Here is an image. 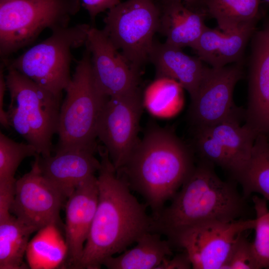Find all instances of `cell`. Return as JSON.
<instances>
[{
    "instance_id": "3957f363",
    "label": "cell",
    "mask_w": 269,
    "mask_h": 269,
    "mask_svg": "<svg viewBox=\"0 0 269 269\" xmlns=\"http://www.w3.org/2000/svg\"><path fill=\"white\" fill-rule=\"evenodd\" d=\"M214 165L202 160L172 197L171 204L151 216L149 231L168 240L189 227L210 222L236 220L246 211L244 198L230 182L222 180Z\"/></svg>"
},
{
    "instance_id": "836d02e7",
    "label": "cell",
    "mask_w": 269,
    "mask_h": 269,
    "mask_svg": "<svg viewBox=\"0 0 269 269\" xmlns=\"http://www.w3.org/2000/svg\"><path fill=\"white\" fill-rule=\"evenodd\" d=\"M192 9L207 13L206 2L207 0H180Z\"/></svg>"
},
{
    "instance_id": "ba28073f",
    "label": "cell",
    "mask_w": 269,
    "mask_h": 269,
    "mask_svg": "<svg viewBox=\"0 0 269 269\" xmlns=\"http://www.w3.org/2000/svg\"><path fill=\"white\" fill-rule=\"evenodd\" d=\"M160 7L154 0H128L109 9L103 29L137 70L148 61L158 32Z\"/></svg>"
},
{
    "instance_id": "5bb4252c",
    "label": "cell",
    "mask_w": 269,
    "mask_h": 269,
    "mask_svg": "<svg viewBox=\"0 0 269 269\" xmlns=\"http://www.w3.org/2000/svg\"><path fill=\"white\" fill-rule=\"evenodd\" d=\"M252 37L246 123L257 134H269V19Z\"/></svg>"
},
{
    "instance_id": "7c38bea8",
    "label": "cell",
    "mask_w": 269,
    "mask_h": 269,
    "mask_svg": "<svg viewBox=\"0 0 269 269\" xmlns=\"http://www.w3.org/2000/svg\"><path fill=\"white\" fill-rule=\"evenodd\" d=\"M31 169L16 180L10 213L36 230L50 225L58 226L61 208L67 197L41 172L38 155Z\"/></svg>"
},
{
    "instance_id": "44dd1931",
    "label": "cell",
    "mask_w": 269,
    "mask_h": 269,
    "mask_svg": "<svg viewBox=\"0 0 269 269\" xmlns=\"http://www.w3.org/2000/svg\"><path fill=\"white\" fill-rule=\"evenodd\" d=\"M159 234L148 231L142 235L133 248L117 257L106 259L103 266L109 269H156L172 254V245Z\"/></svg>"
},
{
    "instance_id": "52a82bcc",
    "label": "cell",
    "mask_w": 269,
    "mask_h": 269,
    "mask_svg": "<svg viewBox=\"0 0 269 269\" xmlns=\"http://www.w3.org/2000/svg\"><path fill=\"white\" fill-rule=\"evenodd\" d=\"M91 26L79 24L52 32L5 65L15 69L37 84L61 97L71 79V50L85 45Z\"/></svg>"
},
{
    "instance_id": "f546056e",
    "label": "cell",
    "mask_w": 269,
    "mask_h": 269,
    "mask_svg": "<svg viewBox=\"0 0 269 269\" xmlns=\"http://www.w3.org/2000/svg\"><path fill=\"white\" fill-rule=\"evenodd\" d=\"M16 180L0 182V219L11 213L10 208L14 197Z\"/></svg>"
},
{
    "instance_id": "6da1fadb",
    "label": "cell",
    "mask_w": 269,
    "mask_h": 269,
    "mask_svg": "<svg viewBox=\"0 0 269 269\" xmlns=\"http://www.w3.org/2000/svg\"><path fill=\"white\" fill-rule=\"evenodd\" d=\"M96 212L78 269H99L110 257L126 251L149 231L151 216L120 177L104 147H99Z\"/></svg>"
},
{
    "instance_id": "1f68e13d",
    "label": "cell",
    "mask_w": 269,
    "mask_h": 269,
    "mask_svg": "<svg viewBox=\"0 0 269 269\" xmlns=\"http://www.w3.org/2000/svg\"><path fill=\"white\" fill-rule=\"evenodd\" d=\"M192 268L190 260L185 252L175 255L172 259L165 258L156 269H189Z\"/></svg>"
},
{
    "instance_id": "f1b7e54d",
    "label": "cell",
    "mask_w": 269,
    "mask_h": 269,
    "mask_svg": "<svg viewBox=\"0 0 269 269\" xmlns=\"http://www.w3.org/2000/svg\"><path fill=\"white\" fill-rule=\"evenodd\" d=\"M222 269H260L252 243L242 234L234 243Z\"/></svg>"
},
{
    "instance_id": "8fae6325",
    "label": "cell",
    "mask_w": 269,
    "mask_h": 269,
    "mask_svg": "<svg viewBox=\"0 0 269 269\" xmlns=\"http://www.w3.org/2000/svg\"><path fill=\"white\" fill-rule=\"evenodd\" d=\"M244 75L241 62L220 68L205 66L189 116L196 129L207 128L230 119H245V111L233 101V92Z\"/></svg>"
},
{
    "instance_id": "d4e9b609",
    "label": "cell",
    "mask_w": 269,
    "mask_h": 269,
    "mask_svg": "<svg viewBox=\"0 0 269 269\" xmlns=\"http://www.w3.org/2000/svg\"><path fill=\"white\" fill-rule=\"evenodd\" d=\"M237 180L242 186L244 197L258 193L269 201V140L267 135H257L250 160Z\"/></svg>"
},
{
    "instance_id": "603a6c76",
    "label": "cell",
    "mask_w": 269,
    "mask_h": 269,
    "mask_svg": "<svg viewBox=\"0 0 269 269\" xmlns=\"http://www.w3.org/2000/svg\"><path fill=\"white\" fill-rule=\"evenodd\" d=\"M37 232L11 214L0 219V269H24L30 235Z\"/></svg>"
},
{
    "instance_id": "e0dca14e",
    "label": "cell",
    "mask_w": 269,
    "mask_h": 269,
    "mask_svg": "<svg viewBox=\"0 0 269 269\" xmlns=\"http://www.w3.org/2000/svg\"><path fill=\"white\" fill-rule=\"evenodd\" d=\"M254 22L230 33L207 26L192 48L197 56L213 68L241 62L248 42L255 31Z\"/></svg>"
},
{
    "instance_id": "d6a6232c",
    "label": "cell",
    "mask_w": 269,
    "mask_h": 269,
    "mask_svg": "<svg viewBox=\"0 0 269 269\" xmlns=\"http://www.w3.org/2000/svg\"><path fill=\"white\" fill-rule=\"evenodd\" d=\"M7 89L5 75L3 72V65L0 66V122L1 126L5 129L9 128L7 112L3 108V100L5 93Z\"/></svg>"
},
{
    "instance_id": "8992f818",
    "label": "cell",
    "mask_w": 269,
    "mask_h": 269,
    "mask_svg": "<svg viewBox=\"0 0 269 269\" xmlns=\"http://www.w3.org/2000/svg\"><path fill=\"white\" fill-rule=\"evenodd\" d=\"M80 8V0H0L1 56L30 44L46 28L68 27Z\"/></svg>"
},
{
    "instance_id": "e575fe53",
    "label": "cell",
    "mask_w": 269,
    "mask_h": 269,
    "mask_svg": "<svg viewBox=\"0 0 269 269\" xmlns=\"http://www.w3.org/2000/svg\"><path fill=\"white\" fill-rule=\"evenodd\" d=\"M263 0L266 2L269 3V0Z\"/></svg>"
},
{
    "instance_id": "83f0119b",
    "label": "cell",
    "mask_w": 269,
    "mask_h": 269,
    "mask_svg": "<svg viewBox=\"0 0 269 269\" xmlns=\"http://www.w3.org/2000/svg\"><path fill=\"white\" fill-rule=\"evenodd\" d=\"M194 146L202 160L230 172L231 162L222 145L203 129H196Z\"/></svg>"
},
{
    "instance_id": "9a60e30c",
    "label": "cell",
    "mask_w": 269,
    "mask_h": 269,
    "mask_svg": "<svg viewBox=\"0 0 269 269\" xmlns=\"http://www.w3.org/2000/svg\"><path fill=\"white\" fill-rule=\"evenodd\" d=\"M97 177L80 184L67 198L65 241L68 254L65 268L78 269L98 200Z\"/></svg>"
},
{
    "instance_id": "4316f807",
    "label": "cell",
    "mask_w": 269,
    "mask_h": 269,
    "mask_svg": "<svg viewBox=\"0 0 269 269\" xmlns=\"http://www.w3.org/2000/svg\"><path fill=\"white\" fill-rule=\"evenodd\" d=\"M256 217L252 248L260 269H269V210L267 200L254 196Z\"/></svg>"
},
{
    "instance_id": "7a4b0ae2",
    "label": "cell",
    "mask_w": 269,
    "mask_h": 269,
    "mask_svg": "<svg viewBox=\"0 0 269 269\" xmlns=\"http://www.w3.org/2000/svg\"><path fill=\"white\" fill-rule=\"evenodd\" d=\"M194 166L191 150L173 132L152 125L120 170L130 188L144 199L151 216H155L182 186Z\"/></svg>"
},
{
    "instance_id": "5b68a950",
    "label": "cell",
    "mask_w": 269,
    "mask_h": 269,
    "mask_svg": "<svg viewBox=\"0 0 269 269\" xmlns=\"http://www.w3.org/2000/svg\"><path fill=\"white\" fill-rule=\"evenodd\" d=\"M64 91L66 96L60 106L58 140L54 151L83 149L95 152L98 150L97 125L109 98L96 83L87 48L77 62L74 73Z\"/></svg>"
},
{
    "instance_id": "cb8c5ba5",
    "label": "cell",
    "mask_w": 269,
    "mask_h": 269,
    "mask_svg": "<svg viewBox=\"0 0 269 269\" xmlns=\"http://www.w3.org/2000/svg\"><path fill=\"white\" fill-rule=\"evenodd\" d=\"M262 0H207L208 17L214 18L218 28L230 33L251 23L260 16Z\"/></svg>"
},
{
    "instance_id": "484cf974",
    "label": "cell",
    "mask_w": 269,
    "mask_h": 269,
    "mask_svg": "<svg viewBox=\"0 0 269 269\" xmlns=\"http://www.w3.org/2000/svg\"><path fill=\"white\" fill-rule=\"evenodd\" d=\"M38 154L26 143L18 142L0 132V182L15 181V173L25 158Z\"/></svg>"
},
{
    "instance_id": "9c48e42d",
    "label": "cell",
    "mask_w": 269,
    "mask_h": 269,
    "mask_svg": "<svg viewBox=\"0 0 269 269\" xmlns=\"http://www.w3.org/2000/svg\"><path fill=\"white\" fill-rule=\"evenodd\" d=\"M255 225V219L207 222L185 228L169 241L184 250L192 269H222L238 237Z\"/></svg>"
},
{
    "instance_id": "30bf717a",
    "label": "cell",
    "mask_w": 269,
    "mask_h": 269,
    "mask_svg": "<svg viewBox=\"0 0 269 269\" xmlns=\"http://www.w3.org/2000/svg\"><path fill=\"white\" fill-rule=\"evenodd\" d=\"M143 100L138 89L109 97L101 113L97 136L104 144L117 172L137 144Z\"/></svg>"
},
{
    "instance_id": "ffe728a7",
    "label": "cell",
    "mask_w": 269,
    "mask_h": 269,
    "mask_svg": "<svg viewBox=\"0 0 269 269\" xmlns=\"http://www.w3.org/2000/svg\"><path fill=\"white\" fill-rule=\"evenodd\" d=\"M241 120L228 119L201 129L217 139L227 152L231 162L230 173L237 180L247 166L257 134Z\"/></svg>"
},
{
    "instance_id": "277c9868",
    "label": "cell",
    "mask_w": 269,
    "mask_h": 269,
    "mask_svg": "<svg viewBox=\"0 0 269 269\" xmlns=\"http://www.w3.org/2000/svg\"><path fill=\"white\" fill-rule=\"evenodd\" d=\"M5 75L10 103L9 127L33 146L41 156L51 154L57 134L61 97L41 86L12 67Z\"/></svg>"
},
{
    "instance_id": "4dcf8cb0",
    "label": "cell",
    "mask_w": 269,
    "mask_h": 269,
    "mask_svg": "<svg viewBox=\"0 0 269 269\" xmlns=\"http://www.w3.org/2000/svg\"><path fill=\"white\" fill-rule=\"evenodd\" d=\"M91 18L94 20L100 13L110 9L121 2L120 0H81Z\"/></svg>"
},
{
    "instance_id": "d590c367",
    "label": "cell",
    "mask_w": 269,
    "mask_h": 269,
    "mask_svg": "<svg viewBox=\"0 0 269 269\" xmlns=\"http://www.w3.org/2000/svg\"></svg>"
},
{
    "instance_id": "7402d4cb",
    "label": "cell",
    "mask_w": 269,
    "mask_h": 269,
    "mask_svg": "<svg viewBox=\"0 0 269 269\" xmlns=\"http://www.w3.org/2000/svg\"><path fill=\"white\" fill-rule=\"evenodd\" d=\"M68 254L65 239L57 225L46 226L37 231L29 241L25 257L32 269H54L65 267Z\"/></svg>"
},
{
    "instance_id": "2e32d148",
    "label": "cell",
    "mask_w": 269,
    "mask_h": 269,
    "mask_svg": "<svg viewBox=\"0 0 269 269\" xmlns=\"http://www.w3.org/2000/svg\"><path fill=\"white\" fill-rule=\"evenodd\" d=\"M95 152L83 149H72L55 152L47 156L38 155L42 174L68 197L81 183L95 175L101 162Z\"/></svg>"
},
{
    "instance_id": "ac0fdd59",
    "label": "cell",
    "mask_w": 269,
    "mask_h": 269,
    "mask_svg": "<svg viewBox=\"0 0 269 269\" xmlns=\"http://www.w3.org/2000/svg\"><path fill=\"white\" fill-rule=\"evenodd\" d=\"M148 60L155 67L157 78L176 81L188 92L191 100L195 98L206 66L198 56H189L165 42L154 41Z\"/></svg>"
},
{
    "instance_id": "4fadbf2b",
    "label": "cell",
    "mask_w": 269,
    "mask_h": 269,
    "mask_svg": "<svg viewBox=\"0 0 269 269\" xmlns=\"http://www.w3.org/2000/svg\"><path fill=\"white\" fill-rule=\"evenodd\" d=\"M91 53L96 83L107 97L138 89L139 71L114 46L103 30L91 26L85 44Z\"/></svg>"
},
{
    "instance_id": "d6986e66",
    "label": "cell",
    "mask_w": 269,
    "mask_h": 269,
    "mask_svg": "<svg viewBox=\"0 0 269 269\" xmlns=\"http://www.w3.org/2000/svg\"><path fill=\"white\" fill-rule=\"evenodd\" d=\"M158 32L168 44L192 48L206 27L207 13L187 6L180 0H161Z\"/></svg>"
}]
</instances>
